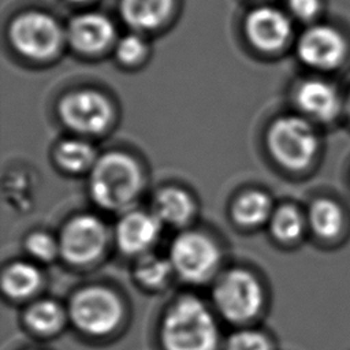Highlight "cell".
I'll return each instance as SVG.
<instances>
[{"instance_id":"ba28073f","label":"cell","mask_w":350,"mask_h":350,"mask_svg":"<svg viewBox=\"0 0 350 350\" xmlns=\"http://www.w3.org/2000/svg\"><path fill=\"white\" fill-rule=\"evenodd\" d=\"M57 113L66 127L82 135L104 133L113 118L109 100L94 89H79L67 93L59 101Z\"/></svg>"},{"instance_id":"83f0119b","label":"cell","mask_w":350,"mask_h":350,"mask_svg":"<svg viewBox=\"0 0 350 350\" xmlns=\"http://www.w3.org/2000/svg\"><path fill=\"white\" fill-rule=\"evenodd\" d=\"M346 108H347V113L350 116V93H349V97H347V103H346Z\"/></svg>"},{"instance_id":"7a4b0ae2","label":"cell","mask_w":350,"mask_h":350,"mask_svg":"<svg viewBox=\"0 0 350 350\" xmlns=\"http://www.w3.org/2000/svg\"><path fill=\"white\" fill-rule=\"evenodd\" d=\"M142 186L139 164L123 152H108L100 156L90 170V197L107 211L127 209L138 198Z\"/></svg>"},{"instance_id":"2e32d148","label":"cell","mask_w":350,"mask_h":350,"mask_svg":"<svg viewBox=\"0 0 350 350\" xmlns=\"http://www.w3.org/2000/svg\"><path fill=\"white\" fill-rule=\"evenodd\" d=\"M174 0H122L120 12L124 22L135 30L159 27L170 16Z\"/></svg>"},{"instance_id":"ffe728a7","label":"cell","mask_w":350,"mask_h":350,"mask_svg":"<svg viewBox=\"0 0 350 350\" xmlns=\"http://www.w3.org/2000/svg\"><path fill=\"white\" fill-rule=\"evenodd\" d=\"M57 164L70 172H83L92 170L97 161L92 144L82 138H67L57 144L55 149Z\"/></svg>"},{"instance_id":"277c9868","label":"cell","mask_w":350,"mask_h":350,"mask_svg":"<svg viewBox=\"0 0 350 350\" xmlns=\"http://www.w3.org/2000/svg\"><path fill=\"white\" fill-rule=\"evenodd\" d=\"M212 294L217 312L232 323H245L254 319L264 304L260 280L242 268L224 272L217 279Z\"/></svg>"},{"instance_id":"d6986e66","label":"cell","mask_w":350,"mask_h":350,"mask_svg":"<svg viewBox=\"0 0 350 350\" xmlns=\"http://www.w3.org/2000/svg\"><path fill=\"white\" fill-rule=\"evenodd\" d=\"M306 220L316 235L328 239L342 230L343 212L334 200L317 198L310 204Z\"/></svg>"},{"instance_id":"8fae6325","label":"cell","mask_w":350,"mask_h":350,"mask_svg":"<svg viewBox=\"0 0 350 350\" xmlns=\"http://www.w3.org/2000/svg\"><path fill=\"white\" fill-rule=\"evenodd\" d=\"M161 221L153 212L130 211L126 212L116 224L115 239L118 247L131 256L149 253L161 231Z\"/></svg>"},{"instance_id":"6da1fadb","label":"cell","mask_w":350,"mask_h":350,"mask_svg":"<svg viewBox=\"0 0 350 350\" xmlns=\"http://www.w3.org/2000/svg\"><path fill=\"white\" fill-rule=\"evenodd\" d=\"M160 335L165 350H216L219 342L213 314L193 295L178 298L167 309Z\"/></svg>"},{"instance_id":"f1b7e54d","label":"cell","mask_w":350,"mask_h":350,"mask_svg":"<svg viewBox=\"0 0 350 350\" xmlns=\"http://www.w3.org/2000/svg\"><path fill=\"white\" fill-rule=\"evenodd\" d=\"M72 3H83V1H89V0H70Z\"/></svg>"},{"instance_id":"e0dca14e","label":"cell","mask_w":350,"mask_h":350,"mask_svg":"<svg viewBox=\"0 0 350 350\" xmlns=\"http://www.w3.org/2000/svg\"><path fill=\"white\" fill-rule=\"evenodd\" d=\"M42 283L40 269L27 261H15L10 264L1 278V286L5 295L12 299H25L38 291Z\"/></svg>"},{"instance_id":"484cf974","label":"cell","mask_w":350,"mask_h":350,"mask_svg":"<svg viewBox=\"0 0 350 350\" xmlns=\"http://www.w3.org/2000/svg\"><path fill=\"white\" fill-rule=\"evenodd\" d=\"M145 52L146 45L138 34L123 36L115 46L116 57L124 64H134L139 62L145 56Z\"/></svg>"},{"instance_id":"4fadbf2b","label":"cell","mask_w":350,"mask_h":350,"mask_svg":"<svg viewBox=\"0 0 350 350\" xmlns=\"http://www.w3.org/2000/svg\"><path fill=\"white\" fill-rule=\"evenodd\" d=\"M67 40L82 53H97L115 38V26L105 15L85 12L71 19L67 26Z\"/></svg>"},{"instance_id":"52a82bcc","label":"cell","mask_w":350,"mask_h":350,"mask_svg":"<svg viewBox=\"0 0 350 350\" xmlns=\"http://www.w3.org/2000/svg\"><path fill=\"white\" fill-rule=\"evenodd\" d=\"M63 33L55 18L45 12L30 11L16 16L10 26V41L25 57L45 60L60 48Z\"/></svg>"},{"instance_id":"3957f363","label":"cell","mask_w":350,"mask_h":350,"mask_svg":"<svg viewBox=\"0 0 350 350\" xmlns=\"http://www.w3.org/2000/svg\"><path fill=\"white\" fill-rule=\"evenodd\" d=\"M267 146L282 167L304 170L313 161L319 150V138L306 119L286 115L275 119L268 127Z\"/></svg>"},{"instance_id":"30bf717a","label":"cell","mask_w":350,"mask_h":350,"mask_svg":"<svg viewBox=\"0 0 350 350\" xmlns=\"http://www.w3.org/2000/svg\"><path fill=\"white\" fill-rule=\"evenodd\" d=\"M347 51L343 36L327 25L306 29L297 44L301 62L317 70H334L342 64Z\"/></svg>"},{"instance_id":"9c48e42d","label":"cell","mask_w":350,"mask_h":350,"mask_svg":"<svg viewBox=\"0 0 350 350\" xmlns=\"http://www.w3.org/2000/svg\"><path fill=\"white\" fill-rule=\"evenodd\" d=\"M60 256L72 265L96 261L108 243V230L94 215H78L68 220L59 235Z\"/></svg>"},{"instance_id":"44dd1931","label":"cell","mask_w":350,"mask_h":350,"mask_svg":"<svg viewBox=\"0 0 350 350\" xmlns=\"http://www.w3.org/2000/svg\"><path fill=\"white\" fill-rule=\"evenodd\" d=\"M25 320L31 331L49 335L60 329L66 320V310L53 299H40L29 306Z\"/></svg>"},{"instance_id":"8992f818","label":"cell","mask_w":350,"mask_h":350,"mask_svg":"<svg viewBox=\"0 0 350 350\" xmlns=\"http://www.w3.org/2000/svg\"><path fill=\"white\" fill-rule=\"evenodd\" d=\"M168 258L180 279L202 283L215 275L220 262V250L206 234L185 231L172 241Z\"/></svg>"},{"instance_id":"5b68a950","label":"cell","mask_w":350,"mask_h":350,"mask_svg":"<svg viewBox=\"0 0 350 350\" xmlns=\"http://www.w3.org/2000/svg\"><path fill=\"white\" fill-rule=\"evenodd\" d=\"M67 312L79 331L89 335H105L119 325L123 305L115 291L103 286H89L71 297Z\"/></svg>"},{"instance_id":"d4e9b609","label":"cell","mask_w":350,"mask_h":350,"mask_svg":"<svg viewBox=\"0 0 350 350\" xmlns=\"http://www.w3.org/2000/svg\"><path fill=\"white\" fill-rule=\"evenodd\" d=\"M226 350H271V345L267 336L261 332L243 329L228 338Z\"/></svg>"},{"instance_id":"7c38bea8","label":"cell","mask_w":350,"mask_h":350,"mask_svg":"<svg viewBox=\"0 0 350 350\" xmlns=\"http://www.w3.org/2000/svg\"><path fill=\"white\" fill-rule=\"evenodd\" d=\"M249 41L261 51L272 52L280 49L291 36V23L279 10L258 7L253 10L245 22Z\"/></svg>"},{"instance_id":"9a60e30c","label":"cell","mask_w":350,"mask_h":350,"mask_svg":"<svg viewBox=\"0 0 350 350\" xmlns=\"http://www.w3.org/2000/svg\"><path fill=\"white\" fill-rule=\"evenodd\" d=\"M152 212L163 224L182 227L194 216L196 204L183 189L164 187L154 194Z\"/></svg>"},{"instance_id":"cb8c5ba5","label":"cell","mask_w":350,"mask_h":350,"mask_svg":"<svg viewBox=\"0 0 350 350\" xmlns=\"http://www.w3.org/2000/svg\"><path fill=\"white\" fill-rule=\"evenodd\" d=\"M26 250L38 261H52L60 254L59 239L44 231L31 232L26 239Z\"/></svg>"},{"instance_id":"ac0fdd59","label":"cell","mask_w":350,"mask_h":350,"mask_svg":"<svg viewBox=\"0 0 350 350\" xmlns=\"http://www.w3.org/2000/svg\"><path fill=\"white\" fill-rule=\"evenodd\" d=\"M232 217L237 223L247 227H256L271 219L272 201L261 190H247L237 197L232 204Z\"/></svg>"},{"instance_id":"5bb4252c","label":"cell","mask_w":350,"mask_h":350,"mask_svg":"<svg viewBox=\"0 0 350 350\" xmlns=\"http://www.w3.org/2000/svg\"><path fill=\"white\" fill-rule=\"evenodd\" d=\"M295 103L305 115L320 122L332 120L340 109V97L336 89L319 78L305 79L297 86Z\"/></svg>"},{"instance_id":"4316f807","label":"cell","mask_w":350,"mask_h":350,"mask_svg":"<svg viewBox=\"0 0 350 350\" xmlns=\"http://www.w3.org/2000/svg\"><path fill=\"white\" fill-rule=\"evenodd\" d=\"M291 14L299 21H312L320 11V0H287Z\"/></svg>"},{"instance_id":"7402d4cb","label":"cell","mask_w":350,"mask_h":350,"mask_svg":"<svg viewBox=\"0 0 350 350\" xmlns=\"http://www.w3.org/2000/svg\"><path fill=\"white\" fill-rule=\"evenodd\" d=\"M272 235L280 242H294L301 238L305 228V217L293 205H282L273 211L269 219Z\"/></svg>"},{"instance_id":"603a6c76","label":"cell","mask_w":350,"mask_h":350,"mask_svg":"<svg viewBox=\"0 0 350 350\" xmlns=\"http://www.w3.org/2000/svg\"><path fill=\"white\" fill-rule=\"evenodd\" d=\"M174 268L170 258L160 257L157 254L145 253L139 256L135 265L137 279L146 287H160L167 283Z\"/></svg>"}]
</instances>
